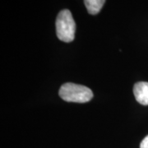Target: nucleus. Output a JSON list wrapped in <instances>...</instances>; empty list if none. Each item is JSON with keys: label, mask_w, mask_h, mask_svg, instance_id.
I'll return each mask as SVG.
<instances>
[{"label": "nucleus", "mask_w": 148, "mask_h": 148, "mask_svg": "<svg viewBox=\"0 0 148 148\" xmlns=\"http://www.w3.org/2000/svg\"><path fill=\"white\" fill-rule=\"evenodd\" d=\"M58 94L64 101L75 103H86L93 97L92 90L87 86L69 82L62 85Z\"/></svg>", "instance_id": "obj_1"}, {"label": "nucleus", "mask_w": 148, "mask_h": 148, "mask_svg": "<svg viewBox=\"0 0 148 148\" xmlns=\"http://www.w3.org/2000/svg\"><path fill=\"white\" fill-rule=\"evenodd\" d=\"M56 33L58 38L64 42H72L75 38L76 23L71 12L68 9L62 10L56 19Z\"/></svg>", "instance_id": "obj_2"}, {"label": "nucleus", "mask_w": 148, "mask_h": 148, "mask_svg": "<svg viewBox=\"0 0 148 148\" xmlns=\"http://www.w3.org/2000/svg\"><path fill=\"white\" fill-rule=\"evenodd\" d=\"M133 94L139 104L148 106V82H140L134 85Z\"/></svg>", "instance_id": "obj_3"}, {"label": "nucleus", "mask_w": 148, "mask_h": 148, "mask_svg": "<svg viewBox=\"0 0 148 148\" xmlns=\"http://www.w3.org/2000/svg\"><path fill=\"white\" fill-rule=\"evenodd\" d=\"M106 0H84V3L88 12L91 15H96L100 12L105 4Z\"/></svg>", "instance_id": "obj_4"}, {"label": "nucleus", "mask_w": 148, "mask_h": 148, "mask_svg": "<svg viewBox=\"0 0 148 148\" xmlns=\"http://www.w3.org/2000/svg\"><path fill=\"white\" fill-rule=\"evenodd\" d=\"M140 148H148V135L142 141L140 144Z\"/></svg>", "instance_id": "obj_5"}]
</instances>
